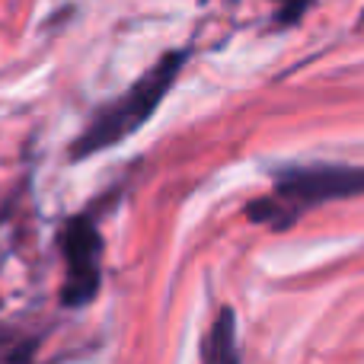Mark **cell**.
Wrapping results in <instances>:
<instances>
[{
	"instance_id": "1",
	"label": "cell",
	"mask_w": 364,
	"mask_h": 364,
	"mask_svg": "<svg viewBox=\"0 0 364 364\" xmlns=\"http://www.w3.org/2000/svg\"><path fill=\"white\" fill-rule=\"evenodd\" d=\"M182 64H186V51H170V55L160 58L125 96L109 102V106L90 122V128L74 141V147H70V157L83 160V157H90V154L115 147L119 141H125L128 134L138 132V128L157 112L164 96L170 93Z\"/></svg>"
},
{
	"instance_id": "2",
	"label": "cell",
	"mask_w": 364,
	"mask_h": 364,
	"mask_svg": "<svg viewBox=\"0 0 364 364\" xmlns=\"http://www.w3.org/2000/svg\"><path fill=\"white\" fill-rule=\"evenodd\" d=\"M355 195H364V166H294L278 176L269 198L250 205V218L288 227L307 208Z\"/></svg>"
},
{
	"instance_id": "3",
	"label": "cell",
	"mask_w": 364,
	"mask_h": 364,
	"mask_svg": "<svg viewBox=\"0 0 364 364\" xmlns=\"http://www.w3.org/2000/svg\"><path fill=\"white\" fill-rule=\"evenodd\" d=\"M64 250V304L70 307H83L93 301L100 291V256H102V240L100 230L93 227L90 218H74L64 227L61 237Z\"/></svg>"
},
{
	"instance_id": "4",
	"label": "cell",
	"mask_w": 364,
	"mask_h": 364,
	"mask_svg": "<svg viewBox=\"0 0 364 364\" xmlns=\"http://www.w3.org/2000/svg\"><path fill=\"white\" fill-rule=\"evenodd\" d=\"M201 364H240L237 355V326H233V314L220 310V316L214 320L211 333L205 339V355Z\"/></svg>"
}]
</instances>
